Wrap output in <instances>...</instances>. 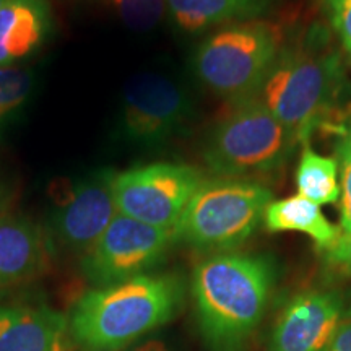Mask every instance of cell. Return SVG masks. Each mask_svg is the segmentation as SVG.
Wrapping results in <instances>:
<instances>
[{"mask_svg":"<svg viewBox=\"0 0 351 351\" xmlns=\"http://www.w3.org/2000/svg\"><path fill=\"white\" fill-rule=\"evenodd\" d=\"M270 202L271 192L257 182L205 179L176 225V241L199 251L231 252L254 234Z\"/></svg>","mask_w":351,"mask_h":351,"instance_id":"obj_5","label":"cell"},{"mask_svg":"<svg viewBox=\"0 0 351 351\" xmlns=\"http://www.w3.org/2000/svg\"><path fill=\"white\" fill-rule=\"evenodd\" d=\"M46 244L29 219L0 217V288L26 282L43 269Z\"/></svg>","mask_w":351,"mask_h":351,"instance_id":"obj_14","label":"cell"},{"mask_svg":"<svg viewBox=\"0 0 351 351\" xmlns=\"http://www.w3.org/2000/svg\"><path fill=\"white\" fill-rule=\"evenodd\" d=\"M112 169H99L78 181L57 207L52 228L65 247L86 254L117 215Z\"/></svg>","mask_w":351,"mask_h":351,"instance_id":"obj_10","label":"cell"},{"mask_svg":"<svg viewBox=\"0 0 351 351\" xmlns=\"http://www.w3.org/2000/svg\"><path fill=\"white\" fill-rule=\"evenodd\" d=\"M129 351H171L169 346L165 343L163 340H158V339H150V340H145L142 343L135 345L134 348Z\"/></svg>","mask_w":351,"mask_h":351,"instance_id":"obj_24","label":"cell"},{"mask_svg":"<svg viewBox=\"0 0 351 351\" xmlns=\"http://www.w3.org/2000/svg\"><path fill=\"white\" fill-rule=\"evenodd\" d=\"M327 265L341 275H351V234L343 232L335 243L324 249Z\"/></svg>","mask_w":351,"mask_h":351,"instance_id":"obj_21","label":"cell"},{"mask_svg":"<svg viewBox=\"0 0 351 351\" xmlns=\"http://www.w3.org/2000/svg\"><path fill=\"white\" fill-rule=\"evenodd\" d=\"M269 5L270 0H166V12L182 32L202 33L218 25L256 19Z\"/></svg>","mask_w":351,"mask_h":351,"instance_id":"obj_15","label":"cell"},{"mask_svg":"<svg viewBox=\"0 0 351 351\" xmlns=\"http://www.w3.org/2000/svg\"><path fill=\"white\" fill-rule=\"evenodd\" d=\"M346 319L340 291L300 293L283 307L270 335V351H326Z\"/></svg>","mask_w":351,"mask_h":351,"instance_id":"obj_11","label":"cell"},{"mask_svg":"<svg viewBox=\"0 0 351 351\" xmlns=\"http://www.w3.org/2000/svg\"><path fill=\"white\" fill-rule=\"evenodd\" d=\"M5 2H7V0H0V7H2Z\"/></svg>","mask_w":351,"mask_h":351,"instance_id":"obj_25","label":"cell"},{"mask_svg":"<svg viewBox=\"0 0 351 351\" xmlns=\"http://www.w3.org/2000/svg\"><path fill=\"white\" fill-rule=\"evenodd\" d=\"M296 187L300 195L317 204L319 207L335 204L341 194L339 161L335 158L319 155L306 147L296 169Z\"/></svg>","mask_w":351,"mask_h":351,"instance_id":"obj_17","label":"cell"},{"mask_svg":"<svg viewBox=\"0 0 351 351\" xmlns=\"http://www.w3.org/2000/svg\"><path fill=\"white\" fill-rule=\"evenodd\" d=\"M265 228L271 232L296 231L309 236L319 249H326L341 234L339 228L328 221L320 207L302 195L271 200L263 213Z\"/></svg>","mask_w":351,"mask_h":351,"instance_id":"obj_16","label":"cell"},{"mask_svg":"<svg viewBox=\"0 0 351 351\" xmlns=\"http://www.w3.org/2000/svg\"><path fill=\"white\" fill-rule=\"evenodd\" d=\"M182 304L178 275H138L86 291L69 315L70 337L83 351H121L168 324Z\"/></svg>","mask_w":351,"mask_h":351,"instance_id":"obj_2","label":"cell"},{"mask_svg":"<svg viewBox=\"0 0 351 351\" xmlns=\"http://www.w3.org/2000/svg\"><path fill=\"white\" fill-rule=\"evenodd\" d=\"M341 82L340 56L314 47L280 49L258 96L265 108L304 143L327 124Z\"/></svg>","mask_w":351,"mask_h":351,"instance_id":"obj_3","label":"cell"},{"mask_svg":"<svg viewBox=\"0 0 351 351\" xmlns=\"http://www.w3.org/2000/svg\"><path fill=\"white\" fill-rule=\"evenodd\" d=\"M280 54L274 26L257 20L228 25L204 39L192 57L199 80L218 96L241 101L257 96Z\"/></svg>","mask_w":351,"mask_h":351,"instance_id":"obj_6","label":"cell"},{"mask_svg":"<svg viewBox=\"0 0 351 351\" xmlns=\"http://www.w3.org/2000/svg\"><path fill=\"white\" fill-rule=\"evenodd\" d=\"M194 114L191 96L168 75L145 72L122 91L117 135L137 147H160L181 135Z\"/></svg>","mask_w":351,"mask_h":351,"instance_id":"obj_8","label":"cell"},{"mask_svg":"<svg viewBox=\"0 0 351 351\" xmlns=\"http://www.w3.org/2000/svg\"><path fill=\"white\" fill-rule=\"evenodd\" d=\"M174 241V231L117 213L83 257V274L98 288L127 282L163 261Z\"/></svg>","mask_w":351,"mask_h":351,"instance_id":"obj_9","label":"cell"},{"mask_svg":"<svg viewBox=\"0 0 351 351\" xmlns=\"http://www.w3.org/2000/svg\"><path fill=\"white\" fill-rule=\"evenodd\" d=\"M204 181L202 171L181 163H153L116 173L114 199L117 213L145 225L174 231Z\"/></svg>","mask_w":351,"mask_h":351,"instance_id":"obj_7","label":"cell"},{"mask_svg":"<svg viewBox=\"0 0 351 351\" xmlns=\"http://www.w3.org/2000/svg\"><path fill=\"white\" fill-rule=\"evenodd\" d=\"M122 23L134 32H150L166 13V0H108Z\"/></svg>","mask_w":351,"mask_h":351,"instance_id":"obj_19","label":"cell"},{"mask_svg":"<svg viewBox=\"0 0 351 351\" xmlns=\"http://www.w3.org/2000/svg\"><path fill=\"white\" fill-rule=\"evenodd\" d=\"M0 202H2V191H0Z\"/></svg>","mask_w":351,"mask_h":351,"instance_id":"obj_26","label":"cell"},{"mask_svg":"<svg viewBox=\"0 0 351 351\" xmlns=\"http://www.w3.org/2000/svg\"><path fill=\"white\" fill-rule=\"evenodd\" d=\"M328 8L333 28L351 54V0H328Z\"/></svg>","mask_w":351,"mask_h":351,"instance_id":"obj_22","label":"cell"},{"mask_svg":"<svg viewBox=\"0 0 351 351\" xmlns=\"http://www.w3.org/2000/svg\"><path fill=\"white\" fill-rule=\"evenodd\" d=\"M69 317L51 307L0 304V351H72Z\"/></svg>","mask_w":351,"mask_h":351,"instance_id":"obj_12","label":"cell"},{"mask_svg":"<svg viewBox=\"0 0 351 351\" xmlns=\"http://www.w3.org/2000/svg\"><path fill=\"white\" fill-rule=\"evenodd\" d=\"M36 88V75L25 67L0 69V129L10 124L29 103Z\"/></svg>","mask_w":351,"mask_h":351,"instance_id":"obj_18","label":"cell"},{"mask_svg":"<svg viewBox=\"0 0 351 351\" xmlns=\"http://www.w3.org/2000/svg\"><path fill=\"white\" fill-rule=\"evenodd\" d=\"M276 270L261 254L219 252L192 275L197 319L210 351H241L263 319Z\"/></svg>","mask_w":351,"mask_h":351,"instance_id":"obj_1","label":"cell"},{"mask_svg":"<svg viewBox=\"0 0 351 351\" xmlns=\"http://www.w3.org/2000/svg\"><path fill=\"white\" fill-rule=\"evenodd\" d=\"M52 26L49 0H7L0 7V69L20 67L36 56Z\"/></svg>","mask_w":351,"mask_h":351,"instance_id":"obj_13","label":"cell"},{"mask_svg":"<svg viewBox=\"0 0 351 351\" xmlns=\"http://www.w3.org/2000/svg\"><path fill=\"white\" fill-rule=\"evenodd\" d=\"M296 140L257 96L234 101L210 130L204 160L218 178L265 176L287 163Z\"/></svg>","mask_w":351,"mask_h":351,"instance_id":"obj_4","label":"cell"},{"mask_svg":"<svg viewBox=\"0 0 351 351\" xmlns=\"http://www.w3.org/2000/svg\"><path fill=\"white\" fill-rule=\"evenodd\" d=\"M337 153L341 171V230L351 234V129L340 135Z\"/></svg>","mask_w":351,"mask_h":351,"instance_id":"obj_20","label":"cell"},{"mask_svg":"<svg viewBox=\"0 0 351 351\" xmlns=\"http://www.w3.org/2000/svg\"><path fill=\"white\" fill-rule=\"evenodd\" d=\"M326 351H351V319L346 317Z\"/></svg>","mask_w":351,"mask_h":351,"instance_id":"obj_23","label":"cell"}]
</instances>
